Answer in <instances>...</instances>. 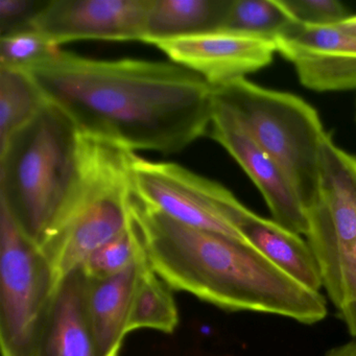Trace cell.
<instances>
[{
  "label": "cell",
  "instance_id": "obj_1",
  "mask_svg": "<svg viewBox=\"0 0 356 356\" xmlns=\"http://www.w3.org/2000/svg\"><path fill=\"white\" fill-rule=\"evenodd\" d=\"M82 134L174 155L207 134L213 88L172 61L97 60L60 49L24 70Z\"/></svg>",
  "mask_w": 356,
  "mask_h": 356
},
{
  "label": "cell",
  "instance_id": "obj_2",
  "mask_svg": "<svg viewBox=\"0 0 356 356\" xmlns=\"http://www.w3.org/2000/svg\"><path fill=\"white\" fill-rule=\"evenodd\" d=\"M81 132L47 101L0 149V204L39 248L63 212L78 180Z\"/></svg>",
  "mask_w": 356,
  "mask_h": 356
},
{
  "label": "cell",
  "instance_id": "obj_3",
  "mask_svg": "<svg viewBox=\"0 0 356 356\" xmlns=\"http://www.w3.org/2000/svg\"><path fill=\"white\" fill-rule=\"evenodd\" d=\"M78 180L57 224L40 249L58 280L122 234L133 220V154L116 143L82 134Z\"/></svg>",
  "mask_w": 356,
  "mask_h": 356
},
{
  "label": "cell",
  "instance_id": "obj_4",
  "mask_svg": "<svg viewBox=\"0 0 356 356\" xmlns=\"http://www.w3.org/2000/svg\"><path fill=\"white\" fill-rule=\"evenodd\" d=\"M213 99L278 163L307 209L318 191L321 149L328 135L316 109L301 97L245 78L213 88Z\"/></svg>",
  "mask_w": 356,
  "mask_h": 356
},
{
  "label": "cell",
  "instance_id": "obj_5",
  "mask_svg": "<svg viewBox=\"0 0 356 356\" xmlns=\"http://www.w3.org/2000/svg\"><path fill=\"white\" fill-rule=\"evenodd\" d=\"M307 243L323 287L356 339V156L327 135L321 149L316 197L306 209Z\"/></svg>",
  "mask_w": 356,
  "mask_h": 356
},
{
  "label": "cell",
  "instance_id": "obj_6",
  "mask_svg": "<svg viewBox=\"0 0 356 356\" xmlns=\"http://www.w3.org/2000/svg\"><path fill=\"white\" fill-rule=\"evenodd\" d=\"M60 281L49 258L0 204V346L3 356H35Z\"/></svg>",
  "mask_w": 356,
  "mask_h": 356
},
{
  "label": "cell",
  "instance_id": "obj_7",
  "mask_svg": "<svg viewBox=\"0 0 356 356\" xmlns=\"http://www.w3.org/2000/svg\"><path fill=\"white\" fill-rule=\"evenodd\" d=\"M133 193L147 207L199 230L245 241L237 222L248 209L226 187L175 162L133 154Z\"/></svg>",
  "mask_w": 356,
  "mask_h": 356
},
{
  "label": "cell",
  "instance_id": "obj_8",
  "mask_svg": "<svg viewBox=\"0 0 356 356\" xmlns=\"http://www.w3.org/2000/svg\"><path fill=\"white\" fill-rule=\"evenodd\" d=\"M151 0H47L32 26L56 47L83 40L145 38Z\"/></svg>",
  "mask_w": 356,
  "mask_h": 356
},
{
  "label": "cell",
  "instance_id": "obj_9",
  "mask_svg": "<svg viewBox=\"0 0 356 356\" xmlns=\"http://www.w3.org/2000/svg\"><path fill=\"white\" fill-rule=\"evenodd\" d=\"M170 61L195 72L212 88L270 65L274 40L230 30H214L154 42Z\"/></svg>",
  "mask_w": 356,
  "mask_h": 356
},
{
  "label": "cell",
  "instance_id": "obj_10",
  "mask_svg": "<svg viewBox=\"0 0 356 356\" xmlns=\"http://www.w3.org/2000/svg\"><path fill=\"white\" fill-rule=\"evenodd\" d=\"M209 134L257 187L272 220L297 234L306 235L305 207L280 166L252 138L236 118L214 99Z\"/></svg>",
  "mask_w": 356,
  "mask_h": 356
},
{
  "label": "cell",
  "instance_id": "obj_11",
  "mask_svg": "<svg viewBox=\"0 0 356 356\" xmlns=\"http://www.w3.org/2000/svg\"><path fill=\"white\" fill-rule=\"evenodd\" d=\"M300 82L316 92L356 89V40L333 26L293 24L275 39Z\"/></svg>",
  "mask_w": 356,
  "mask_h": 356
},
{
  "label": "cell",
  "instance_id": "obj_12",
  "mask_svg": "<svg viewBox=\"0 0 356 356\" xmlns=\"http://www.w3.org/2000/svg\"><path fill=\"white\" fill-rule=\"evenodd\" d=\"M147 254L124 272L103 279L85 276L84 301L91 332L101 356H120L128 334L133 296Z\"/></svg>",
  "mask_w": 356,
  "mask_h": 356
},
{
  "label": "cell",
  "instance_id": "obj_13",
  "mask_svg": "<svg viewBox=\"0 0 356 356\" xmlns=\"http://www.w3.org/2000/svg\"><path fill=\"white\" fill-rule=\"evenodd\" d=\"M84 287L81 270L60 281L35 356H101L87 318Z\"/></svg>",
  "mask_w": 356,
  "mask_h": 356
},
{
  "label": "cell",
  "instance_id": "obj_14",
  "mask_svg": "<svg viewBox=\"0 0 356 356\" xmlns=\"http://www.w3.org/2000/svg\"><path fill=\"white\" fill-rule=\"evenodd\" d=\"M237 229L249 245L285 274L312 291L322 289V275L316 256L301 235L274 220L261 218L249 208L239 218Z\"/></svg>",
  "mask_w": 356,
  "mask_h": 356
},
{
  "label": "cell",
  "instance_id": "obj_15",
  "mask_svg": "<svg viewBox=\"0 0 356 356\" xmlns=\"http://www.w3.org/2000/svg\"><path fill=\"white\" fill-rule=\"evenodd\" d=\"M231 0H151L143 43L220 30Z\"/></svg>",
  "mask_w": 356,
  "mask_h": 356
},
{
  "label": "cell",
  "instance_id": "obj_16",
  "mask_svg": "<svg viewBox=\"0 0 356 356\" xmlns=\"http://www.w3.org/2000/svg\"><path fill=\"white\" fill-rule=\"evenodd\" d=\"M178 325L179 312L172 289L154 272L147 258L135 286L128 332L153 329L170 334Z\"/></svg>",
  "mask_w": 356,
  "mask_h": 356
},
{
  "label": "cell",
  "instance_id": "obj_17",
  "mask_svg": "<svg viewBox=\"0 0 356 356\" xmlns=\"http://www.w3.org/2000/svg\"><path fill=\"white\" fill-rule=\"evenodd\" d=\"M28 72L0 66V149L24 129L45 105Z\"/></svg>",
  "mask_w": 356,
  "mask_h": 356
},
{
  "label": "cell",
  "instance_id": "obj_18",
  "mask_svg": "<svg viewBox=\"0 0 356 356\" xmlns=\"http://www.w3.org/2000/svg\"><path fill=\"white\" fill-rule=\"evenodd\" d=\"M296 24L280 0H231L220 30L236 31L275 40Z\"/></svg>",
  "mask_w": 356,
  "mask_h": 356
},
{
  "label": "cell",
  "instance_id": "obj_19",
  "mask_svg": "<svg viewBox=\"0 0 356 356\" xmlns=\"http://www.w3.org/2000/svg\"><path fill=\"white\" fill-rule=\"evenodd\" d=\"M145 253L143 239L133 218L127 230L93 252L80 270L87 278H108L124 272Z\"/></svg>",
  "mask_w": 356,
  "mask_h": 356
},
{
  "label": "cell",
  "instance_id": "obj_20",
  "mask_svg": "<svg viewBox=\"0 0 356 356\" xmlns=\"http://www.w3.org/2000/svg\"><path fill=\"white\" fill-rule=\"evenodd\" d=\"M61 49L34 26H26L0 37V66L26 70Z\"/></svg>",
  "mask_w": 356,
  "mask_h": 356
},
{
  "label": "cell",
  "instance_id": "obj_21",
  "mask_svg": "<svg viewBox=\"0 0 356 356\" xmlns=\"http://www.w3.org/2000/svg\"><path fill=\"white\" fill-rule=\"evenodd\" d=\"M298 24L333 26L348 17L347 9L337 0H280Z\"/></svg>",
  "mask_w": 356,
  "mask_h": 356
},
{
  "label": "cell",
  "instance_id": "obj_22",
  "mask_svg": "<svg viewBox=\"0 0 356 356\" xmlns=\"http://www.w3.org/2000/svg\"><path fill=\"white\" fill-rule=\"evenodd\" d=\"M47 0H0V34L32 26Z\"/></svg>",
  "mask_w": 356,
  "mask_h": 356
},
{
  "label": "cell",
  "instance_id": "obj_23",
  "mask_svg": "<svg viewBox=\"0 0 356 356\" xmlns=\"http://www.w3.org/2000/svg\"><path fill=\"white\" fill-rule=\"evenodd\" d=\"M324 356H356V339L331 348Z\"/></svg>",
  "mask_w": 356,
  "mask_h": 356
},
{
  "label": "cell",
  "instance_id": "obj_24",
  "mask_svg": "<svg viewBox=\"0 0 356 356\" xmlns=\"http://www.w3.org/2000/svg\"><path fill=\"white\" fill-rule=\"evenodd\" d=\"M337 26L343 32H345L346 34L349 35V36H351L352 38L356 40V15L348 16L345 20L339 22Z\"/></svg>",
  "mask_w": 356,
  "mask_h": 356
}]
</instances>
